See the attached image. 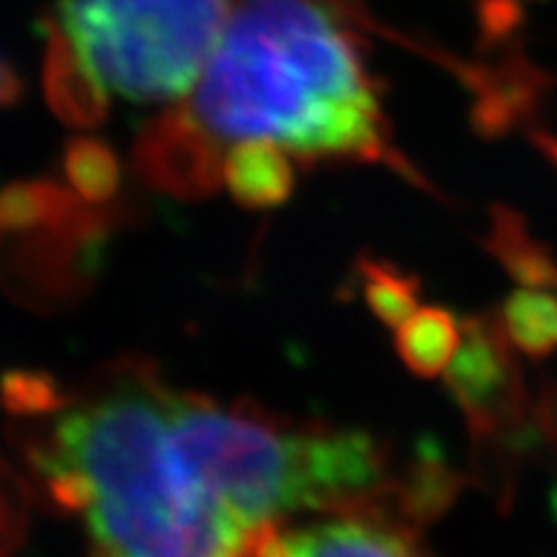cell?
<instances>
[{
  "label": "cell",
  "instance_id": "obj_10",
  "mask_svg": "<svg viewBox=\"0 0 557 557\" xmlns=\"http://www.w3.org/2000/svg\"><path fill=\"white\" fill-rule=\"evenodd\" d=\"M227 191L240 207L271 209L295 191V165L271 139H238L222 165Z\"/></svg>",
  "mask_w": 557,
  "mask_h": 557
},
{
  "label": "cell",
  "instance_id": "obj_16",
  "mask_svg": "<svg viewBox=\"0 0 557 557\" xmlns=\"http://www.w3.org/2000/svg\"><path fill=\"white\" fill-rule=\"evenodd\" d=\"M462 480L442 459L426 455L400 483H393V506L410 527L421 529L455 504Z\"/></svg>",
  "mask_w": 557,
  "mask_h": 557
},
{
  "label": "cell",
  "instance_id": "obj_2",
  "mask_svg": "<svg viewBox=\"0 0 557 557\" xmlns=\"http://www.w3.org/2000/svg\"><path fill=\"white\" fill-rule=\"evenodd\" d=\"M171 393L145 364H122L81 406L60 410L34 470L70 465L94 483L88 534L99 553L132 557L243 555L248 532L199 500L171 447Z\"/></svg>",
  "mask_w": 557,
  "mask_h": 557
},
{
  "label": "cell",
  "instance_id": "obj_13",
  "mask_svg": "<svg viewBox=\"0 0 557 557\" xmlns=\"http://www.w3.org/2000/svg\"><path fill=\"white\" fill-rule=\"evenodd\" d=\"M498 323L519 354L549 357L557 351V292L519 287L506 297Z\"/></svg>",
  "mask_w": 557,
  "mask_h": 557
},
{
  "label": "cell",
  "instance_id": "obj_17",
  "mask_svg": "<svg viewBox=\"0 0 557 557\" xmlns=\"http://www.w3.org/2000/svg\"><path fill=\"white\" fill-rule=\"evenodd\" d=\"M357 274L361 276V295L369 310L387 329H398L418 310L421 282L416 274H408L387 261L367 259V256L357 261Z\"/></svg>",
  "mask_w": 557,
  "mask_h": 557
},
{
  "label": "cell",
  "instance_id": "obj_19",
  "mask_svg": "<svg viewBox=\"0 0 557 557\" xmlns=\"http://www.w3.org/2000/svg\"><path fill=\"white\" fill-rule=\"evenodd\" d=\"M0 403L11 416H50L70 406V395L52 374L13 369L0 377Z\"/></svg>",
  "mask_w": 557,
  "mask_h": 557
},
{
  "label": "cell",
  "instance_id": "obj_4",
  "mask_svg": "<svg viewBox=\"0 0 557 557\" xmlns=\"http://www.w3.org/2000/svg\"><path fill=\"white\" fill-rule=\"evenodd\" d=\"M233 0H58L54 24L103 86L139 103L191 94Z\"/></svg>",
  "mask_w": 557,
  "mask_h": 557
},
{
  "label": "cell",
  "instance_id": "obj_5",
  "mask_svg": "<svg viewBox=\"0 0 557 557\" xmlns=\"http://www.w3.org/2000/svg\"><path fill=\"white\" fill-rule=\"evenodd\" d=\"M99 205H78L67 218L0 246V282L29 305H60L78 297L99 269L103 235L111 227Z\"/></svg>",
  "mask_w": 557,
  "mask_h": 557
},
{
  "label": "cell",
  "instance_id": "obj_15",
  "mask_svg": "<svg viewBox=\"0 0 557 557\" xmlns=\"http://www.w3.org/2000/svg\"><path fill=\"white\" fill-rule=\"evenodd\" d=\"M81 201L54 181H24L0 189V246L67 218Z\"/></svg>",
  "mask_w": 557,
  "mask_h": 557
},
{
  "label": "cell",
  "instance_id": "obj_6",
  "mask_svg": "<svg viewBox=\"0 0 557 557\" xmlns=\"http://www.w3.org/2000/svg\"><path fill=\"white\" fill-rule=\"evenodd\" d=\"M444 380L478 442H496L524 421V377L498 315L462 320V341Z\"/></svg>",
  "mask_w": 557,
  "mask_h": 557
},
{
  "label": "cell",
  "instance_id": "obj_11",
  "mask_svg": "<svg viewBox=\"0 0 557 557\" xmlns=\"http://www.w3.org/2000/svg\"><path fill=\"white\" fill-rule=\"evenodd\" d=\"M491 233L485 248L496 256L519 287L555 289L557 292V261L547 246L529 233L527 220L508 207L491 209Z\"/></svg>",
  "mask_w": 557,
  "mask_h": 557
},
{
  "label": "cell",
  "instance_id": "obj_21",
  "mask_svg": "<svg viewBox=\"0 0 557 557\" xmlns=\"http://www.w3.org/2000/svg\"><path fill=\"white\" fill-rule=\"evenodd\" d=\"M521 0H480V29L485 39H504L517 29Z\"/></svg>",
  "mask_w": 557,
  "mask_h": 557
},
{
  "label": "cell",
  "instance_id": "obj_9",
  "mask_svg": "<svg viewBox=\"0 0 557 557\" xmlns=\"http://www.w3.org/2000/svg\"><path fill=\"white\" fill-rule=\"evenodd\" d=\"M45 99L62 124L94 129L107 120V86L90 70L52 18L45 21Z\"/></svg>",
  "mask_w": 557,
  "mask_h": 557
},
{
  "label": "cell",
  "instance_id": "obj_3",
  "mask_svg": "<svg viewBox=\"0 0 557 557\" xmlns=\"http://www.w3.org/2000/svg\"><path fill=\"white\" fill-rule=\"evenodd\" d=\"M171 447L194 496L248 537L302 508H336L372 478L364 431L295 429L248 403L220 408L194 393H171Z\"/></svg>",
  "mask_w": 557,
  "mask_h": 557
},
{
  "label": "cell",
  "instance_id": "obj_22",
  "mask_svg": "<svg viewBox=\"0 0 557 557\" xmlns=\"http://www.w3.org/2000/svg\"><path fill=\"white\" fill-rule=\"evenodd\" d=\"M21 99V78L9 62L0 60V109L13 107Z\"/></svg>",
  "mask_w": 557,
  "mask_h": 557
},
{
  "label": "cell",
  "instance_id": "obj_14",
  "mask_svg": "<svg viewBox=\"0 0 557 557\" xmlns=\"http://www.w3.org/2000/svg\"><path fill=\"white\" fill-rule=\"evenodd\" d=\"M540 73L517 62L511 67H500L491 78H483L478 86L475 124L485 135H504L521 116L534 109L540 96Z\"/></svg>",
  "mask_w": 557,
  "mask_h": 557
},
{
  "label": "cell",
  "instance_id": "obj_8",
  "mask_svg": "<svg viewBox=\"0 0 557 557\" xmlns=\"http://www.w3.org/2000/svg\"><path fill=\"white\" fill-rule=\"evenodd\" d=\"M385 496L364 500L351 508L333 511L338 519H325L302 529L282 532V555H416L418 529L387 506Z\"/></svg>",
  "mask_w": 557,
  "mask_h": 557
},
{
  "label": "cell",
  "instance_id": "obj_20",
  "mask_svg": "<svg viewBox=\"0 0 557 557\" xmlns=\"http://www.w3.org/2000/svg\"><path fill=\"white\" fill-rule=\"evenodd\" d=\"M24 493L16 478L0 462V553L18 547L24 537Z\"/></svg>",
  "mask_w": 557,
  "mask_h": 557
},
{
  "label": "cell",
  "instance_id": "obj_18",
  "mask_svg": "<svg viewBox=\"0 0 557 557\" xmlns=\"http://www.w3.org/2000/svg\"><path fill=\"white\" fill-rule=\"evenodd\" d=\"M62 169L78 194L88 205H103L114 197L120 189L122 171L120 160H116L114 150L107 143L94 137H75L70 139L65 148V158H62Z\"/></svg>",
  "mask_w": 557,
  "mask_h": 557
},
{
  "label": "cell",
  "instance_id": "obj_1",
  "mask_svg": "<svg viewBox=\"0 0 557 557\" xmlns=\"http://www.w3.org/2000/svg\"><path fill=\"white\" fill-rule=\"evenodd\" d=\"M191 111L220 139H271L305 163L385 160L377 86L336 0H235Z\"/></svg>",
  "mask_w": 557,
  "mask_h": 557
},
{
  "label": "cell",
  "instance_id": "obj_12",
  "mask_svg": "<svg viewBox=\"0 0 557 557\" xmlns=\"http://www.w3.org/2000/svg\"><path fill=\"white\" fill-rule=\"evenodd\" d=\"M462 323L444 308H418L406 323L395 329V348L410 372L418 377H438L455 359Z\"/></svg>",
  "mask_w": 557,
  "mask_h": 557
},
{
  "label": "cell",
  "instance_id": "obj_7",
  "mask_svg": "<svg viewBox=\"0 0 557 557\" xmlns=\"http://www.w3.org/2000/svg\"><path fill=\"white\" fill-rule=\"evenodd\" d=\"M218 135L191 109H165L135 139V169L150 189L176 199H205L218 191L222 156Z\"/></svg>",
  "mask_w": 557,
  "mask_h": 557
},
{
  "label": "cell",
  "instance_id": "obj_23",
  "mask_svg": "<svg viewBox=\"0 0 557 557\" xmlns=\"http://www.w3.org/2000/svg\"><path fill=\"white\" fill-rule=\"evenodd\" d=\"M532 143L545 152V156L557 165V135H549V132H532Z\"/></svg>",
  "mask_w": 557,
  "mask_h": 557
}]
</instances>
